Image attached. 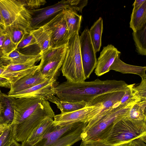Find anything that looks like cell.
<instances>
[{
	"mask_svg": "<svg viewBox=\"0 0 146 146\" xmlns=\"http://www.w3.org/2000/svg\"><path fill=\"white\" fill-rule=\"evenodd\" d=\"M13 128L12 124L5 127L0 136V146H10L15 141Z\"/></svg>",
	"mask_w": 146,
	"mask_h": 146,
	"instance_id": "4dcf8cb0",
	"label": "cell"
},
{
	"mask_svg": "<svg viewBox=\"0 0 146 146\" xmlns=\"http://www.w3.org/2000/svg\"><path fill=\"white\" fill-rule=\"evenodd\" d=\"M132 36L136 50L139 54L146 55V24L141 29L133 31Z\"/></svg>",
	"mask_w": 146,
	"mask_h": 146,
	"instance_id": "484cf974",
	"label": "cell"
},
{
	"mask_svg": "<svg viewBox=\"0 0 146 146\" xmlns=\"http://www.w3.org/2000/svg\"><path fill=\"white\" fill-rule=\"evenodd\" d=\"M65 53V52L59 56L49 61L44 66L39 68V70L44 77L47 79H56V76L62 66Z\"/></svg>",
	"mask_w": 146,
	"mask_h": 146,
	"instance_id": "ffe728a7",
	"label": "cell"
},
{
	"mask_svg": "<svg viewBox=\"0 0 146 146\" xmlns=\"http://www.w3.org/2000/svg\"><path fill=\"white\" fill-rule=\"evenodd\" d=\"M146 135V121L122 119L114 125L103 141L114 146Z\"/></svg>",
	"mask_w": 146,
	"mask_h": 146,
	"instance_id": "277c9868",
	"label": "cell"
},
{
	"mask_svg": "<svg viewBox=\"0 0 146 146\" xmlns=\"http://www.w3.org/2000/svg\"><path fill=\"white\" fill-rule=\"evenodd\" d=\"M31 32L42 53L50 48V36L47 30L42 27Z\"/></svg>",
	"mask_w": 146,
	"mask_h": 146,
	"instance_id": "d4e9b609",
	"label": "cell"
},
{
	"mask_svg": "<svg viewBox=\"0 0 146 146\" xmlns=\"http://www.w3.org/2000/svg\"><path fill=\"white\" fill-rule=\"evenodd\" d=\"M48 79L44 77L38 70L26 75L11 84L7 95L10 96L41 84Z\"/></svg>",
	"mask_w": 146,
	"mask_h": 146,
	"instance_id": "4fadbf2b",
	"label": "cell"
},
{
	"mask_svg": "<svg viewBox=\"0 0 146 146\" xmlns=\"http://www.w3.org/2000/svg\"><path fill=\"white\" fill-rule=\"evenodd\" d=\"M14 98L2 93L0 97V102L2 105L0 115V124L5 127L12 124L14 116V110L13 103Z\"/></svg>",
	"mask_w": 146,
	"mask_h": 146,
	"instance_id": "e0dca14e",
	"label": "cell"
},
{
	"mask_svg": "<svg viewBox=\"0 0 146 146\" xmlns=\"http://www.w3.org/2000/svg\"><path fill=\"white\" fill-rule=\"evenodd\" d=\"M79 42L83 70L86 79L89 78L95 68L97 61L96 52L88 27L86 28L79 36Z\"/></svg>",
	"mask_w": 146,
	"mask_h": 146,
	"instance_id": "9c48e42d",
	"label": "cell"
},
{
	"mask_svg": "<svg viewBox=\"0 0 146 146\" xmlns=\"http://www.w3.org/2000/svg\"><path fill=\"white\" fill-rule=\"evenodd\" d=\"M6 127H5L3 125L0 124V136Z\"/></svg>",
	"mask_w": 146,
	"mask_h": 146,
	"instance_id": "ee69618b",
	"label": "cell"
},
{
	"mask_svg": "<svg viewBox=\"0 0 146 146\" xmlns=\"http://www.w3.org/2000/svg\"><path fill=\"white\" fill-rule=\"evenodd\" d=\"M2 93L1 92V89H0V96H1V94H2Z\"/></svg>",
	"mask_w": 146,
	"mask_h": 146,
	"instance_id": "681fc988",
	"label": "cell"
},
{
	"mask_svg": "<svg viewBox=\"0 0 146 146\" xmlns=\"http://www.w3.org/2000/svg\"><path fill=\"white\" fill-rule=\"evenodd\" d=\"M4 29L0 26V36L4 33Z\"/></svg>",
	"mask_w": 146,
	"mask_h": 146,
	"instance_id": "bcb514c9",
	"label": "cell"
},
{
	"mask_svg": "<svg viewBox=\"0 0 146 146\" xmlns=\"http://www.w3.org/2000/svg\"><path fill=\"white\" fill-rule=\"evenodd\" d=\"M80 146H112L104 141H96L89 142H84L82 141Z\"/></svg>",
	"mask_w": 146,
	"mask_h": 146,
	"instance_id": "8d00e7d4",
	"label": "cell"
},
{
	"mask_svg": "<svg viewBox=\"0 0 146 146\" xmlns=\"http://www.w3.org/2000/svg\"><path fill=\"white\" fill-rule=\"evenodd\" d=\"M135 121H146V100L139 101L130 109L126 118Z\"/></svg>",
	"mask_w": 146,
	"mask_h": 146,
	"instance_id": "4316f807",
	"label": "cell"
},
{
	"mask_svg": "<svg viewBox=\"0 0 146 146\" xmlns=\"http://www.w3.org/2000/svg\"><path fill=\"white\" fill-rule=\"evenodd\" d=\"M66 46V44L58 47L50 48L42 53L39 68L64 53L65 52Z\"/></svg>",
	"mask_w": 146,
	"mask_h": 146,
	"instance_id": "83f0119b",
	"label": "cell"
},
{
	"mask_svg": "<svg viewBox=\"0 0 146 146\" xmlns=\"http://www.w3.org/2000/svg\"><path fill=\"white\" fill-rule=\"evenodd\" d=\"M42 53L30 55L21 53L17 49L10 53L0 57V67H3L10 64L23 63L33 60L38 62L41 60Z\"/></svg>",
	"mask_w": 146,
	"mask_h": 146,
	"instance_id": "2e32d148",
	"label": "cell"
},
{
	"mask_svg": "<svg viewBox=\"0 0 146 146\" xmlns=\"http://www.w3.org/2000/svg\"><path fill=\"white\" fill-rule=\"evenodd\" d=\"M114 146H131V145L129 141Z\"/></svg>",
	"mask_w": 146,
	"mask_h": 146,
	"instance_id": "7bdbcfd3",
	"label": "cell"
},
{
	"mask_svg": "<svg viewBox=\"0 0 146 146\" xmlns=\"http://www.w3.org/2000/svg\"><path fill=\"white\" fill-rule=\"evenodd\" d=\"M75 10L70 9H64V15L68 35L70 37L75 33H79L82 16Z\"/></svg>",
	"mask_w": 146,
	"mask_h": 146,
	"instance_id": "44dd1931",
	"label": "cell"
},
{
	"mask_svg": "<svg viewBox=\"0 0 146 146\" xmlns=\"http://www.w3.org/2000/svg\"><path fill=\"white\" fill-rule=\"evenodd\" d=\"M37 62L36 60H33L23 63L8 65L3 68L4 69V71L2 74L22 71L33 66L35 65V63Z\"/></svg>",
	"mask_w": 146,
	"mask_h": 146,
	"instance_id": "1f68e13d",
	"label": "cell"
},
{
	"mask_svg": "<svg viewBox=\"0 0 146 146\" xmlns=\"http://www.w3.org/2000/svg\"><path fill=\"white\" fill-rule=\"evenodd\" d=\"M146 1V0H135L133 4V8L132 12L138 10L143 4Z\"/></svg>",
	"mask_w": 146,
	"mask_h": 146,
	"instance_id": "ab89813d",
	"label": "cell"
},
{
	"mask_svg": "<svg viewBox=\"0 0 146 146\" xmlns=\"http://www.w3.org/2000/svg\"><path fill=\"white\" fill-rule=\"evenodd\" d=\"M37 45L36 40L31 32L26 33L18 45L17 49H23L29 46Z\"/></svg>",
	"mask_w": 146,
	"mask_h": 146,
	"instance_id": "d6a6232c",
	"label": "cell"
},
{
	"mask_svg": "<svg viewBox=\"0 0 146 146\" xmlns=\"http://www.w3.org/2000/svg\"><path fill=\"white\" fill-rule=\"evenodd\" d=\"M94 107L88 106L82 109L66 113L55 115L53 123L54 125L64 126L80 122H86L88 113Z\"/></svg>",
	"mask_w": 146,
	"mask_h": 146,
	"instance_id": "9a60e30c",
	"label": "cell"
},
{
	"mask_svg": "<svg viewBox=\"0 0 146 146\" xmlns=\"http://www.w3.org/2000/svg\"><path fill=\"white\" fill-rule=\"evenodd\" d=\"M86 124L80 122L64 126L52 125L46 133L32 145L21 146H71L82 140L81 135Z\"/></svg>",
	"mask_w": 146,
	"mask_h": 146,
	"instance_id": "7a4b0ae2",
	"label": "cell"
},
{
	"mask_svg": "<svg viewBox=\"0 0 146 146\" xmlns=\"http://www.w3.org/2000/svg\"><path fill=\"white\" fill-rule=\"evenodd\" d=\"M11 84L7 79L0 76V87L10 88Z\"/></svg>",
	"mask_w": 146,
	"mask_h": 146,
	"instance_id": "f35d334b",
	"label": "cell"
},
{
	"mask_svg": "<svg viewBox=\"0 0 146 146\" xmlns=\"http://www.w3.org/2000/svg\"><path fill=\"white\" fill-rule=\"evenodd\" d=\"M56 79H48L44 82L10 96L15 98H25L42 99L48 100L52 95H55Z\"/></svg>",
	"mask_w": 146,
	"mask_h": 146,
	"instance_id": "30bf717a",
	"label": "cell"
},
{
	"mask_svg": "<svg viewBox=\"0 0 146 146\" xmlns=\"http://www.w3.org/2000/svg\"><path fill=\"white\" fill-rule=\"evenodd\" d=\"M0 26L4 28L5 27V23L1 14L0 12Z\"/></svg>",
	"mask_w": 146,
	"mask_h": 146,
	"instance_id": "b9f144b4",
	"label": "cell"
},
{
	"mask_svg": "<svg viewBox=\"0 0 146 146\" xmlns=\"http://www.w3.org/2000/svg\"><path fill=\"white\" fill-rule=\"evenodd\" d=\"M131 146H146L145 143L141 137L136 138L130 141Z\"/></svg>",
	"mask_w": 146,
	"mask_h": 146,
	"instance_id": "74e56055",
	"label": "cell"
},
{
	"mask_svg": "<svg viewBox=\"0 0 146 146\" xmlns=\"http://www.w3.org/2000/svg\"><path fill=\"white\" fill-rule=\"evenodd\" d=\"M103 28V20L100 17L89 30L91 39L96 52L100 51L101 47Z\"/></svg>",
	"mask_w": 146,
	"mask_h": 146,
	"instance_id": "cb8c5ba5",
	"label": "cell"
},
{
	"mask_svg": "<svg viewBox=\"0 0 146 146\" xmlns=\"http://www.w3.org/2000/svg\"><path fill=\"white\" fill-rule=\"evenodd\" d=\"M42 27L49 33L50 48L58 47L67 44L69 36L65 19L64 9Z\"/></svg>",
	"mask_w": 146,
	"mask_h": 146,
	"instance_id": "ba28073f",
	"label": "cell"
},
{
	"mask_svg": "<svg viewBox=\"0 0 146 146\" xmlns=\"http://www.w3.org/2000/svg\"><path fill=\"white\" fill-rule=\"evenodd\" d=\"M39 65H35L32 67L20 72L2 74L0 76L7 79L11 84L26 75L37 70L39 68Z\"/></svg>",
	"mask_w": 146,
	"mask_h": 146,
	"instance_id": "f546056e",
	"label": "cell"
},
{
	"mask_svg": "<svg viewBox=\"0 0 146 146\" xmlns=\"http://www.w3.org/2000/svg\"><path fill=\"white\" fill-rule=\"evenodd\" d=\"M2 105L1 103L0 102V115L1 113V110L2 109Z\"/></svg>",
	"mask_w": 146,
	"mask_h": 146,
	"instance_id": "c3c4849f",
	"label": "cell"
},
{
	"mask_svg": "<svg viewBox=\"0 0 146 146\" xmlns=\"http://www.w3.org/2000/svg\"><path fill=\"white\" fill-rule=\"evenodd\" d=\"M120 54L121 52L111 44L104 47L97 60L95 70L96 75L99 76L109 72L115 58Z\"/></svg>",
	"mask_w": 146,
	"mask_h": 146,
	"instance_id": "5bb4252c",
	"label": "cell"
},
{
	"mask_svg": "<svg viewBox=\"0 0 146 146\" xmlns=\"http://www.w3.org/2000/svg\"><path fill=\"white\" fill-rule=\"evenodd\" d=\"M25 7L28 9L33 10L37 9L46 3L45 0H21Z\"/></svg>",
	"mask_w": 146,
	"mask_h": 146,
	"instance_id": "d590c367",
	"label": "cell"
},
{
	"mask_svg": "<svg viewBox=\"0 0 146 146\" xmlns=\"http://www.w3.org/2000/svg\"><path fill=\"white\" fill-rule=\"evenodd\" d=\"M4 29L9 34L13 42L17 46L25 34L28 32L25 29L19 25H13Z\"/></svg>",
	"mask_w": 146,
	"mask_h": 146,
	"instance_id": "f1b7e54d",
	"label": "cell"
},
{
	"mask_svg": "<svg viewBox=\"0 0 146 146\" xmlns=\"http://www.w3.org/2000/svg\"><path fill=\"white\" fill-rule=\"evenodd\" d=\"M133 87V90L140 97L141 101L146 100V78L143 79L139 84Z\"/></svg>",
	"mask_w": 146,
	"mask_h": 146,
	"instance_id": "e575fe53",
	"label": "cell"
},
{
	"mask_svg": "<svg viewBox=\"0 0 146 146\" xmlns=\"http://www.w3.org/2000/svg\"><path fill=\"white\" fill-rule=\"evenodd\" d=\"M146 67L133 66L127 64L119 58V55L117 56L110 66L109 70H114L123 74L131 73L137 74L143 79L146 78Z\"/></svg>",
	"mask_w": 146,
	"mask_h": 146,
	"instance_id": "d6986e66",
	"label": "cell"
},
{
	"mask_svg": "<svg viewBox=\"0 0 146 146\" xmlns=\"http://www.w3.org/2000/svg\"><path fill=\"white\" fill-rule=\"evenodd\" d=\"M44 100L42 99L14 98V116L12 124L20 123L29 117Z\"/></svg>",
	"mask_w": 146,
	"mask_h": 146,
	"instance_id": "8fae6325",
	"label": "cell"
},
{
	"mask_svg": "<svg viewBox=\"0 0 146 146\" xmlns=\"http://www.w3.org/2000/svg\"><path fill=\"white\" fill-rule=\"evenodd\" d=\"M137 102H134L121 104L102 116L89 121L81 134L82 141L86 143L96 141H103L115 124L126 118L131 107Z\"/></svg>",
	"mask_w": 146,
	"mask_h": 146,
	"instance_id": "6da1fadb",
	"label": "cell"
},
{
	"mask_svg": "<svg viewBox=\"0 0 146 146\" xmlns=\"http://www.w3.org/2000/svg\"><path fill=\"white\" fill-rule=\"evenodd\" d=\"M53 118L47 117L43 120L33 131L26 139L22 144L32 145L38 141L48 132L53 124Z\"/></svg>",
	"mask_w": 146,
	"mask_h": 146,
	"instance_id": "ac0fdd59",
	"label": "cell"
},
{
	"mask_svg": "<svg viewBox=\"0 0 146 146\" xmlns=\"http://www.w3.org/2000/svg\"><path fill=\"white\" fill-rule=\"evenodd\" d=\"M0 12L5 23V28L16 25L23 27L28 32L32 30L30 10L25 7L21 0H0Z\"/></svg>",
	"mask_w": 146,
	"mask_h": 146,
	"instance_id": "8992f818",
	"label": "cell"
},
{
	"mask_svg": "<svg viewBox=\"0 0 146 146\" xmlns=\"http://www.w3.org/2000/svg\"><path fill=\"white\" fill-rule=\"evenodd\" d=\"M48 100L55 104L63 113L72 112L89 105L88 103L84 101L69 102L62 101L54 95L49 98Z\"/></svg>",
	"mask_w": 146,
	"mask_h": 146,
	"instance_id": "7402d4cb",
	"label": "cell"
},
{
	"mask_svg": "<svg viewBox=\"0 0 146 146\" xmlns=\"http://www.w3.org/2000/svg\"><path fill=\"white\" fill-rule=\"evenodd\" d=\"M6 34L4 31V33L0 36V56H2V50L4 41L6 37Z\"/></svg>",
	"mask_w": 146,
	"mask_h": 146,
	"instance_id": "60d3db41",
	"label": "cell"
},
{
	"mask_svg": "<svg viewBox=\"0 0 146 146\" xmlns=\"http://www.w3.org/2000/svg\"><path fill=\"white\" fill-rule=\"evenodd\" d=\"M146 24V1L137 10L132 12L129 23L133 31L141 29Z\"/></svg>",
	"mask_w": 146,
	"mask_h": 146,
	"instance_id": "603a6c76",
	"label": "cell"
},
{
	"mask_svg": "<svg viewBox=\"0 0 146 146\" xmlns=\"http://www.w3.org/2000/svg\"><path fill=\"white\" fill-rule=\"evenodd\" d=\"M5 31L6 34V37L2 48V56L10 53L15 50L17 49V45L13 42L8 33L5 29Z\"/></svg>",
	"mask_w": 146,
	"mask_h": 146,
	"instance_id": "836d02e7",
	"label": "cell"
},
{
	"mask_svg": "<svg viewBox=\"0 0 146 146\" xmlns=\"http://www.w3.org/2000/svg\"><path fill=\"white\" fill-rule=\"evenodd\" d=\"M4 71V69L0 67V76Z\"/></svg>",
	"mask_w": 146,
	"mask_h": 146,
	"instance_id": "7dc6e473",
	"label": "cell"
},
{
	"mask_svg": "<svg viewBox=\"0 0 146 146\" xmlns=\"http://www.w3.org/2000/svg\"><path fill=\"white\" fill-rule=\"evenodd\" d=\"M61 70L68 81L83 82L86 79L83 68L79 33L73 34L69 38Z\"/></svg>",
	"mask_w": 146,
	"mask_h": 146,
	"instance_id": "3957f363",
	"label": "cell"
},
{
	"mask_svg": "<svg viewBox=\"0 0 146 146\" xmlns=\"http://www.w3.org/2000/svg\"><path fill=\"white\" fill-rule=\"evenodd\" d=\"M55 115L49 102L44 100L27 118L20 123L13 125L15 140L21 142L25 141L43 120L47 117L53 118Z\"/></svg>",
	"mask_w": 146,
	"mask_h": 146,
	"instance_id": "52a82bcc",
	"label": "cell"
},
{
	"mask_svg": "<svg viewBox=\"0 0 146 146\" xmlns=\"http://www.w3.org/2000/svg\"><path fill=\"white\" fill-rule=\"evenodd\" d=\"M10 146H21V144L15 141Z\"/></svg>",
	"mask_w": 146,
	"mask_h": 146,
	"instance_id": "f6af8a7d",
	"label": "cell"
},
{
	"mask_svg": "<svg viewBox=\"0 0 146 146\" xmlns=\"http://www.w3.org/2000/svg\"><path fill=\"white\" fill-rule=\"evenodd\" d=\"M88 2L87 0H62L44 8L30 10L31 16V25L32 30L46 24L65 9H73L81 13Z\"/></svg>",
	"mask_w": 146,
	"mask_h": 146,
	"instance_id": "5b68a950",
	"label": "cell"
},
{
	"mask_svg": "<svg viewBox=\"0 0 146 146\" xmlns=\"http://www.w3.org/2000/svg\"><path fill=\"white\" fill-rule=\"evenodd\" d=\"M125 92L123 91L110 92L100 95L94 98L89 103V105H98L101 108V111L92 119L100 117L113 108L120 106L121 104L120 102Z\"/></svg>",
	"mask_w": 146,
	"mask_h": 146,
	"instance_id": "7c38bea8",
	"label": "cell"
}]
</instances>
